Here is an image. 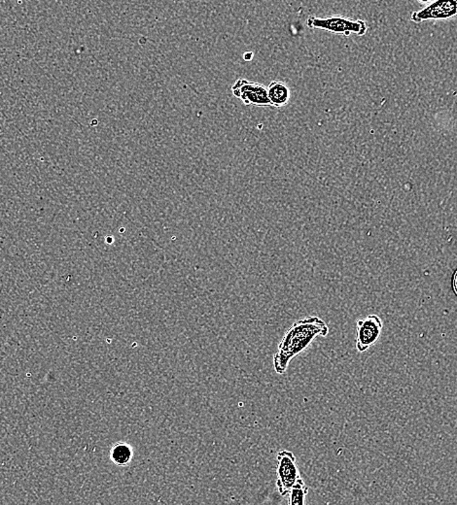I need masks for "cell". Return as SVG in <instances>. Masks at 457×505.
<instances>
[{"mask_svg":"<svg viewBox=\"0 0 457 505\" xmlns=\"http://www.w3.org/2000/svg\"><path fill=\"white\" fill-rule=\"evenodd\" d=\"M457 17V0H433L427 6L412 13L411 21L414 23L438 22L451 20Z\"/></svg>","mask_w":457,"mask_h":505,"instance_id":"cell-4","label":"cell"},{"mask_svg":"<svg viewBox=\"0 0 457 505\" xmlns=\"http://www.w3.org/2000/svg\"><path fill=\"white\" fill-rule=\"evenodd\" d=\"M277 488L281 495H288L292 487L301 480L296 457L290 451L280 450L277 453Z\"/></svg>","mask_w":457,"mask_h":505,"instance_id":"cell-3","label":"cell"},{"mask_svg":"<svg viewBox=\"0 0 457 505\" xmlns=\"http://www.w3.org/2000/svg\"><path fill=\"white\" fill-rule=\"evenodd\" d=\"M267 89L268 100L272 107L280 109L288 105L291 98V92L285 83L273 81L268 85Z\"/></svg>","mask_w":457,"mask_h":505,"instance_id":"cell-7","label":"cell"},{"mask_svg":"<svg viewBox=\"0 0 457 505\" xmlns=\"http://www.w3.org/2000/svg\"><path fill=\"white\" fill-rule=\"evenodd\" d=\"M308 493V488L301 479L298 483L292 487L290 492L288 493V504L290 505H301L305 504L306 497Z\"/></svg>","mask_w":457,"mask_h":505,"instance_id":"cell-9","label":"cell"},{"mask_svg":"<svg viewBox=\"0 0 457 505\" xmlns=\"http://www.w3.org/2000/svg\"><path fill=\"white\" fill-rule=\"evenodd\" d=\"M244 58L247 61H251L252 58H253V53H251V52H248V53L244 54Z\"/></svg>","mask_w":457,"mask_h":505,"instance_id":"cell-10","label":"cell"},{"mask_svg":"<svg viewBox=\"0 0 457 505\" xmlns=\"http://www.w3.org/2000/svg\"><path fill=\"white\" fill-rule=\"evenodd\" d=\"M133 456L134 452L131 446L123 442H119L113 446L111 453H110L112 462L119 466H128Z\"/></svg>","mask_w":457,"mask_h":505,"instance_id":"cell-8","label":"cell"},{"mask_svg":"<svg viewBox=\"0 0 457 505\" xmlns=\"http://www.w3.org/2000/svg\"><path fill=\"white\" fill-rule=\"evenodd\" d=\"M454 290H456V292L457 294V273H456V277H454Z\"/></svg>","mask_w":457,"mask_h":505,"instance_id":"cell-11","label":"cell"},{"mask_svg":"<svg viewBox=\"0 0 457 505\" xmlns=\"http://www.w3.org/2000/svg\"><path fill=\"white\" fill-rule=\"evenodd\" d=\"M232 93L235 98L240 99L244 105H253L256 107H272L268 100L267 88L259 83L240 78L233 85Z\"/></svg>","mask_w":457,"mask_h":505,"instance_id":"cell-5","label":"cell"},{"mask_svg":"<svg viewBox=\"0 0 457 505\" xmlns=\"http://www.w3.org/2000/svg\"><path fill=\"white\" fill-rule=\"evenodd\" d=\"M329 327L319 317H308L297 321L285 332L277 352L273 356V367L277 374H284L289 363L297 356L307 350L318 336H327Z\"/></svg>","mask_w":457,"mask_h":505,"instance_id":"cell-1","label":"cell"},{"mask_svg":"<svg viewBox=\"0 0 457 505\" xmlns=\"http://www.w3.org/2000/svg\"><path fill=\"white\" fill-rule=\"evenodd\" d=\"M383 321L376 315L360 319L357 322V347L358 351H368L376 343L383 332Z\"/></svg>","mask_w":457,"mask_h":505,"instance_id":"cell-6","label":"cell"},{"mask_svg":"<svg viewBox=\"0 0 457 505\" xmlns=\"http://www.w3.org/2000/svg\"><path fill=\"white\" fill-rule=\"evenodd\" d=\"M421 3H430L432 0H418Z\"/></svg>","mask_w":457,"mask_h":505,"instance_id":"cell-12","label":"cell"},{"mask_svg":"<svg viewBox=\"0 0 457 505\" xmlns=\"http://www.w3.org/2000/svg\"><path fill=\"white\" fill-rule=\"evenodd\" d=\"M307 25L310 30H324L345 36H350L352 34L363 36L366 34L369 28L365 21L359 19L354 20L343 16H330L326 18L310 16L307 20Z\"/></svg>","mask_w":457,"mask_h":505,"instance_id":"cell-2","label":"cell"}]
</instances>
